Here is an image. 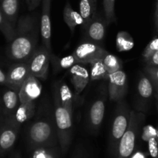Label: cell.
Here are the masks:
<instances>
[{"instance_id": "f546056e", "label": "cell", "mask_w": 158, "mask_h": 158, "mask_svg": "<svg viewBox=\"0 0 158 158\" xmlns=\"http://www.w3.org/2000/svg\"><path fill=\"white\" fill-rule=\"evenodd\" d=\"M77 60L74 57L73 54H71L69 56L63 57L61 59H59L57 60V66L60 69H69L72 67L74 65L77 64Z\"/></svg>"}, {"instance_id": "30bf717a", "label": "cell", "mask_w": 158, "mask_h": 158, "mask_svg": "<svg viewBox=\"0 0 158 158\" xmlns=\"http://www.w3.org/2000/svg\"><path fill=\"white\" fill-rule=\"evenodd\" d=\"M7 74L9 87L18 90L30 75L28 61L18 62L9 67Z\"/></svg>"}, {"instance_id": "bcb514c9", "label": "cell", "mask_w": 158, "mask_h": 158, "mask_svg": "<svg viewBox=\"0 0 158 158\" xmlns=\"http://www.w3.org/2000/svg\"><path fill=\"white\" fill-rule=\"evenodd\" d=\"M0 110H1V109H0ZM0 111H1V110H0Z\"/></svg>"}, {"instance_id": "e575fe53", "label": "cell", "mask_w": 158, "mask_h": 158, "mask_svg": "<svg viewBox=\"0 0 158 158\" xmlns=\"http://www.w3.org/2000/svg\"><path fill=\"white\" fill-rule=\"evenodd\" d=\"M26 4H27L28 9L29 10H33L35 8H37L39 6L37 3V0H26Z\"/></svg>"}, {"instance_id": "277c9868", "label": "cell", "mask_w": 158, "mask_h": 158, "mask_svg": "<svg viewBox=\"0 0 158 158\" xmlns=\"http://www.w3.org/2000/svg\"><path fill=\"white\" fill-rule=\"evenodd\" d=\"M144 120L142 113L131 110L130 120L127 130L119 141L117 150V158H131L134 151L139 129Z\"/></svg>"}, {"instance_id": "5b68a950", "label": "cell", "mask_w": 158, "mask_h": 158, "mask_svg": "<svg viewBox=\"0 0 158 158\" xmlns=\"http://www.w3.org/2000/svg\"><path fill=\"white\" fill-rule=\"evenodd\" d=\"M131 110L128 104L122 100L117 102L109 137L110 150L113 154H117L119 141L128 127Z\"/></svg>"}, {"instance_id": "7c38bea8", "label": "cell", "mask_w": 158, "mask_h": 158, "mask_svg": "<svg viewBox=\"0 0 158 158\" xmlns=\"http://www.w3.org/2000/svg\"><path fill=\"white\" fill-rule=\"evenodd\" d=\"M42 14L40 19V35L43 46L51 53V22L50 6L51 0H42Z\"/></svg>"}, {"instance_id": "44dd1931", "label": "cell", "mask_w": 158, "mask_h": 158, "mask_svg": "<svg viewBox=\"0 0 158 158\" xmlns=\"http://www.w3.org/2000/svg\"><path fill=\"white\" fill-rule=\"evenodd\" d=\"M154 91L153 84L147 74H143L139 78L137 85V92L139 99L147 102L152 97Z\"/></svg>"}, {"instance_id": "2e32d148", "label": "cell", "mask_w": 158, "mask_h": 158, "mask_svg": "<svg viewBox=\"0 0 158 158\" xmlns=\"http://www.w3.org/2000/svg\"><path fill=\"white\" fill-rule=\"evenodd\" d=\"M35 112L36 103L34 101L26 103H20L15 112L12 115L6 117V118L14 125L20 127V126L23 123L33 117Z\"/></svg>"}, {"instance_id": "d590c367", "label": "cell", "mask_w": 158, "mask_h": 158, "mask_svg": "<svg viewBox=\"0 0 158 158\" xmlns=\"http://www.w3.org/2000/svg\"><path fill=\"white\" fill-rule=\"evenodd\" d=\"M158 14V0H156V11H155V15Z\"/></svg>"}, {"instance_id": "d4e9b609", "label": "cell", "mask_w": 158, "mask_h": 158, "mask_svg": "<svg viewBox=\"0 0 158 158\" xmlns=\"http://www.w3.org/2000/svg\"><path fill=\"white\" fill-rule=\"evenodd\" d=\"M103 63L108 71V74L114 73L117 71L122 69V63L121 60L113 54L108 53L102 58Z\"/></svg>"}, {"instance_id": "7bdbcfd3", "label": "cell", "mask_w": 158, "mask_h": 158, "mask_svg": "<svg viewBox=\"0 0 158 158\" xmlns=\"http://www.w3.org/2000/svg\"><path fill=\"white\" fill-rule=\"evenodd\" d=\"M156 107H157V110H158V103H157V105H156Z\"/></svg>"}, {"instance_id": "4316f807", "label": "cell", "mask_w": 158, "mask_h": 158, "mask_svg": "<svg viewBox=\"0 0 158 158\" xmlns=\"http://www.w3.org/2000/svg\"><path fill=\"white\" fill-rule=\"evenodd\" d=\"M115 2L116 0H103V9L107 24L116 21L115 15Z\"/></svg>"}, {"instance_id": "83f0119b", "label": "cell", "mask_w": 158, "mask_h": 158, "mask_svg": "<svg viewBox=\"0 0 158 158\" xmlns=\"http://www.w3.org/2000/svg\"><path fill=\"white\" fill-rule=\"evenodd\" d=\"M33 151L31 158H59L56 147L39 148Z\"/></svg>"}, {"instance_id": "b9f144b4", "label": "cell", "mask_w": 158, "mask_h": 158, "mask_svg": "<svg viewBox=\"0 0 158 158\" xmlns=\"http://www.w3.org/2000/svg\"><path fill=\"white\" fill-rule=\"evenodd\" d=\"M15 158H20V157H18V156H16V157H15Z\"/></svg>"}, {"instance_id": "9c48e42d", "label": "cell", "mask_w": 158, "mask_h": 158, "mask_svg": "<svg viewBox=\"0 0 158 158\" xmlns=\"http://www.w3.org/2000/svg\"><path fill=\"white\" fill-rule=\"evenodd\" d=\"M20 127H17L5 118V122L0 128V156L9 152L16 141Z\"/></svg>"}, {"instance_id": "6da1fadb", "label": "cell", "mask_w": 158, "mask_h": 158, "mask_svg": "<svg viewBox=\"0 0 158 158\" xmlns=\"http://www.w3.org/2000/svg\"><path fill=\"white\" fill-rule=\"evenodd\" d=\"M38 17L37 15H25L17 21L15 35L9 43L7 54L11 60L26 62L37 49L39 40Z\"/></svg>"}, {"instance_id": "603a6c76", "label": "cell", "mask_w": 158, "mask_h": 158, "mask_svg": "<svg viewBox=\"0 0 158 158\" xmlns=\"http://www.w3.org/2000/svg\"><path fill=\"white\" fill-rule=\"evenodd\" d=\"M91 72H90V80L97 81L101 80H108L109 74L103 63L102 59H98L91 63Z\"/></svg>"}, {"instance_id": "7a4b0ae2", "label": "cell", "mask_w": 158, "mask_h": 158, "mask_svg": "<svg viewBox=\"0 0 158 158\" xmlns=\"http://www.w3.org/2000/svg\"><path fill=\"white\" fill-rule=\"evenodd\" d=\"M26 142L29 150L57 147L58 142L55 120L50 117H40L28 126Z\"/></svg>"}, {"instance_id": "836d02e7", "label": "cell", "mask_w": 158, "mask_h": 158, "mask_svg": "<svg viewBox=\"0 0 158 158\" xmlns=\"http://www.w3.org/2000/svg\"><path fill=\"white\" fill-rule=\"evenodd\" d=\"M0 84H2V85H5V86H9L7 74H6L5 72H3L1 69H0Z\"/></svg>"}, {"instance_id": "8fae6325", "label": "cell", "mask_w": 158, "mask_h": 158, "mask_svg": "<svg viewBox=\"0 0 158 158\" xmlns=\"http://www.w3.org/2000/svg\"><path fill=\"white\" fill-rule=\"evenodd\" d=\"M42 93L41 83L37 77L29 75L19 89L20 103L35 101Z\"/></svg>"}, {"instance_id": "f1b7e54d", "label": "cell", "mask_w": 158, "mask_h": 158, "mask_svg": "<svg viewBox=\"0 0 158 158\" xmlns=\"http://www.w3.org/2000/svg\"><path fill=\"white\" fill-rule=\"evenodd\" d=\"M144 72L153 83L154 91H158V66H147L144 68Z\"/></svg>"}, {"instance_id": "9a60e30c", "label": "cell", "mask_w": 158, "mask_h": 158, "mask_svg": "<svg viewBox=\"0 0 158 158\" xmlns=\"http://www.w3.org/2000/svg\"><path fill=\"white\" fill-rule=\"evenodd\" d=\"M105 22L100 16L94 17L89 24L85 28L88 41L101 45L105 35Z\"/></svg>"}, {"instance_id": "ac0fdd59", "label": "cell", "mask_w": 158, "mask_h": 158, "mask_svg": "<svg viewBox=\"0 0 158 158\" xmlns=\"http://www.w3.org/2000/svg\"><path fill=\"white\" fill-rule=\"evenodd\" d=\"M54 92L58 96L59 100L62 106L71 114H74V106H73V94L68 85L64 82H59L56 86Z\"/></svg>"}, {"instance_id": "7402d4cb", "label": "cell", "mask_w": 158, "mask_h": 158, "mask_svg": "<svg viewBox=\"0 0 158 158\" xmlns=\"http://www.w3.org/2000/svg\"><path fill=\"white\" fill-rule=\"evenodd\" d=\"M64 20L69 27L71 32H74L76 26L83 24V19L80 13L72 9L69 2H67L64 9Z\"/></svg>"}, {"instance_id": "ab89813d", "label": "cell", "mask_w": 158, "mask_h": 158, "mask_svg": "<svg viewBox=\"0 0 158 158\" xmlns=\"http://www.w3.org/2000/svg\"><path fill=\"white\" fill-rule=\"evenodd\" d=\"M156 138L158 141V129L156 130Z\"/></svg>"}, {"instance_id": "52a82bcc", "label": "cell", "mask_w": 158, "mask_h": 158, "mask_svg": "<svg viewBox=\"0 0 158 158\" xmlns=\"http://www.w3.org/2000/svg\"><path fill=\"white\" fill-rule=\"evenodd\" d=\"M107 53L108 52L101 45L88 41L77 46L72 54L78 63L90 64L94 60L102 59Z\"/></svg>"}, {"instance_id": "74e56055", "label": "cell", "mask_w": 158, "mask_h": 158, "mask_svg": "<svg viewBox=\"0 0 158 158\" xmlns=\"http://www.w3.org/2000/svg\"><path fill=\"white\" fill-rule=\"evenodd\" d=\"M155 19H156V25L158 29V14L157 15H155Z\"/></svg>"}, {"instance_id": "484cf974", "label": "cell", "mask_w": 158, "mask_h": 158, "mask_svg": "<svg viewBox=\"0 0 158 158\" xmlns=\"http://www.w3.org/2000/svg\"><path fill=\"white\" fill-rule=\"evenodd\" d=\"M0 31L2 32L6 40L10 43L15 35V28L8 21L1 8H0Z\"/></svg>"}, {"instance_id": "ffe728a7", "label": "cell", "mask_w": 158, "mask_h": 158, "mask_svg": "<svg viewBox=\"0 0 158 158\" xmlns=\"http://www.w3.org/2000/svg\"><path fill=\"white\" fill-rule=\"evenodd\" d=\"M2 11L8 21L15 28L19 12V0H1Z\"/></svg>"}, {"instance_id": "ee69618b", "label": "cell", "mask_w": 158, "mask_h": 158, "mask_svg": "<svg viewBox=\"0 0 158 158\" xmlns=\"http://www.w3.org/2000/svg\"><path fill=\"white\" fill-rule=\"evenodd\" d=\"M2 103V100H0V103Z\"/></svg>"}, {"instance_id": "cb8c5ba5", "label": "cell", "mask_w": 158, "mask_h": 158, "mask_svg": "<svg viewBox=\"0 0 158 158\" xmlns=\"http://www.w3.org/2000/svg\"><path fill=\"white\" fill-rule=\"evenodd\" d=\"M116 47L119 52H125L132 49L134 46V41L128 32L121 31L116 36Z\"/></svg>"}, {"instance_id": "d6a6232c", "label": "cell", "mask_w": 158, "mask_h": 158, "mask_svg": "<svg viewBox=\"0 0 158 158\" xmlns=\"http://www.w3.org/2000/svg\"><path fill=\"white\" fill-rule=\"evenodd\" d=\"M147 66H158V50L155 52L151 56L146 60Z\"/></svg>"}, {"instance_id": "60d3db41", "label": "cell", "mask_w": 158, "mask_h": 158, "mask_svg": "<svg viewBox=\"0 0 158 158\" xmlns=\"http://www.w3.org/2000/svg\"><path fill=\"white\" fill-rule=\"evenodd\" d=\"M42 0H37V3H38V5H40V2H41Z\"/></svg>"}, {"instance_id": "8d00e7d4", "label": "cell", "mask_w": 158, "mask_h": 158, "mask_svg": "<svg viewBox=\"0 0 158 158\" xmlns=\"http://www.w3.org/2000/svg\"><path fill=\"white\" fill-rule=\"evenodd\" d=\"M4 122H5V119L0 118V128L2 127V125H3Z\"/></svg>"}, {"instance_id": "f6af8a7d", "label": "cell", "mask_w": 158, "mask_h": 158, "mask_svg": "<svg viewBox=\"0 0 158 158\" xmlns=\"http://www.w3.org/2000/svg\"><path fill=\"white\" fill-rule=\"evenodd\" d=\"M0 2H1V0H0Z\"/></svg>"}, {"instance_id": "8992f818", "label": "cell", "mask_w": 158, "mask_h": 158, "mask_svg": "<svg viewBox=\"0 0 158 158\" xmlns=\"http://www.w3.org/2000/svg\"><path fill=\"white\" fill-rule=\"evenodd\" d=\"M50 56V53L45 46L37 48L28 60L30 75L45 80L47 77Z\"/></svg>"}, {"instance_id": "3957f363", "label": "cell", "mask_w": 158, "mask_h": 158, "mask_svg": "<svg viewBox=\"0 0 158 158\" xmlns=\"http://www.w3.org/2000/svg\"><path fill=\"white\" fill-rule=\"evenodd\" d=\"M54 120L58 142L62 154L68 151L71 143L73 133V115L60 103L58 96L54 92Z\"/></svg>"}, {"instance_id": "d6986e66", "label": "cell", "mask_w": 158, "mask_h": 158, "mask_svg": "<svg viewBox=\"0 0 158 158\" xmlns=\"http://www.w3.org/2000/svg\"><path fill=\"white\" fill-rule=\"evenodd\" d=\"M97 0H81L79 2V13L83 19L84 29L95 16Z\"/></svg>"}, {"instance_id": "1f68e13d", "label": "cell", "mask_w": 158, "mask_h": 158, "mask_svg": "<svg viewBox=\"0 0 158 158\" xmlns=\"http://www.w3.org/2000/svg\"><path fill=\"white\" fill-rule=\"evenodd\" d=\"M148 147L150 155L154 158H158V141L156 136L149 139Z\"/></svg>"}, {"instance_id": "ba28073f", "label": "cell", "mask_w": 158, "mask_h": 158, "mask_svg": "<svg viewBox=\"0 0 158 158\" xmlns=\"http://www.w3.org/2000/svg\"><path fill=\"white\" fill-rule=\"evenodd\" d=\"M108 92L109 99L113 102H119L124 98L127 93L128 82L125 73L122 69L110 74L108 77Z\"/></svg>"}, {"instance_id": "e0dca14e", "label": "cell", "mask_w": 158, "mask_h": 158, "mask_svg": "<svg viewBox=\"0 0 158 158\" xmlns=\"http://www.w3.org/2000/svg\"><path fill=\"white\" fill-rule=\"evenodd\" d=\"M2 102L4 106V113L6 117H9L15 112L20 104L19 91L11 88L6 90L2 97Z\"/></svg>"}, {"instance_id": "5bb4252c", "label": "cell", "mask_w": 158, "mask_h": 158, "mask_svg": "<svg viewBox=\"0 0 158 158\" xmlns=\"http://www.w3.org/2000/svg\"><path fill=\"white\" fill-rule=\"evenodd\" d=\"M105 111V97L96 99L91 106L88 114V123L92 131H97L102 125Z\"/></svg>"}, {"instance_id": "4dcf8cb0", "label": "cell", "mask_w": 158, "mask_h": 158, "mask_svg": "<svg viewBox=\"0 0 158 158\" xmlns=\"http://www.w3.org/2000/svg\"><path fill=\"white\" fill-rule=\"evenodd\" d=\"M158 50V38L153 39V40L148 43L147 46H146L145 49H144L143 52V58L144 61L150 58L155 52Z\"/></svg>"}, {"instance_id": "f35d334b", "label": "cell", "mask_w": 158, "mask_h": 158, "mask_svg": "<svg viewBox=\"0 0 158 158\" xmlns=\"http://www.w3.org/2000/svg\"><path fill=\"white\" fill-rule=\"evenodd\" d=\"M156 92V94H155V97H156V100L158 101V91H155Z\"/></svg>"}, {"instance_id": "4fadbf2b", "label": "cell", "mask_w": 158, "mask_h": 158, "mask_svg": "<svg viewBox=\"0 0 158 158\" xmlns=\"http://www.w3.org/2000/svg\"><path fill=\"white\" fill-rule=\"evenodd\" d=\"M71 82L74 88L75 94L80 95L88 85L90 80V75L85 67L81 65V63L74 65L70 68Z\"/></svg>"}]
</instances>
